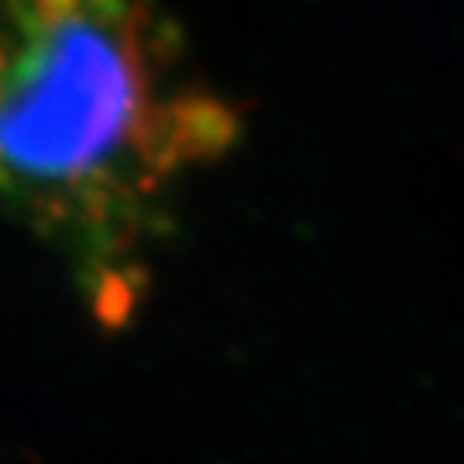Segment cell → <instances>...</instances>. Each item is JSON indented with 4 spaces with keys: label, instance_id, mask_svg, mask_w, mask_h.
I'll return each mask as SVG.
<instances>
[{
    "label": "cell",
    "instance_id": "obj_1",
    "mask_svg": "<svg viewBox=\"0 0 464 464\" xmlns=\"http://www.w3.org/2000/svg\"><path fill=\"white\" fill-rule=\"evenodd\" d=\"M231 138L151 0H0V199L100 314L131 306L172 179Z\"/></svg>",
    "mask_w": 464,
    "mask_h": 464
}]
</instances>
